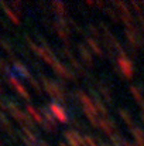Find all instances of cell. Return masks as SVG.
<instances>
[{
    "instance_id": "6da1fadb",
    "label": "cell",
    "mask_w": 144,
    "mask_h": 146,
    "mask_svg": "<svg viewBox=\"0 0 144 146\" xmlns=\"http://www.w3.org/2000/svg\"><path fill=\"white\" fill-rule=\"evenodd\" d=\"M44 87H45L47 92L51 97L58 98V99H64V92L59 90V87L57 84H54V82H51V81H48V80L44 78Z\"/></svg>"
},
{
    "instance_id": "7a4b0ae2",
    "label": "cell",
    "mask_w": 144,
    "mask_h": 146,
    "mask_svg": "<svg viewBox=\"0 0 144 146\" xmlns=\"http://www.w3.org/2000/svg\"><path fill=\"white\" fill-rule=\"evenodd\" d=\"M49 109L52 111V115L59 121V122H66L68 121V116H66V112L58 105V104H55V102H52L51 105H49Z\"/></svg>"
},
{
    "instance_id": "3957f363",
    "label": "cell",
    "mask_w": 144,
    "mask_h": 146,
    "mask_svg": "<svg viewBox=\"0 0 144 146\" xmlns=\"http://www.w3.org/2000/svg\"><path fill=\"white\" fill-rule=\"evenodd\" d=\"M119 65L122 67V71L124 72L126 77H132V74H133V67H132V62H130L124 55H122V57L119 58Z\"/></svg>"
},
{
    "instance_id": "277c9868",
    "label": "cell",
    "mask_w": 144,
    "mask_h": 146,
    "mask_svg": "<svg viewBox=\"0 0 144 146\" xmlns=\"http://www.w3.org/2000/svg\"><path fill=\"white\" fill-rule=\"evenodd\" d=\"M65 136L72 146H84V138L81 135H78L76 132H66Z\"/></svg>"
},
{
    "instance_id": "5b68a950",
    "label": "cell",
    "mask_w": 144,
    "mask_h": 146,
    "mask_svg": "<svg viewBox=\"0 0 144 146\" xmlns=\"http://www.w3.org/2000/svg\"><path fill=\"white\" fill-rule=\"evenodd\" d=\"M9 81H10V84H11V85H13V87L17 90V92H18L21 97L27 98V99L30 98L28 92H26V88H24V87H23V85L18 82V80H17V78H14V77H10V78H9Z\"/></svg>"
},
{
    "instance_id": "8992f818",
    "label": "cell",
    "mask_w": 144,
    "mask_h": 146,
    "mask_svg": "<svg viewBox=\"0 0 144 146\" xmlns=\"http://www.w3.org/2000/svg\"><path fill=\"white\" fill-rule=\"evenodd\" d=\"M99 126L107 133V135H112V129H113V125L110 122H106L105 119H100L99 121Z\"/></svg>"
},
{
    "instance_id": "52a82bcc",
    "label": "cell",
    "mask_w": 144,
    "mask_h": 146,
    "mask_svg": "<svg viewBox=\"0 0 144 146\" xmlns=\"http://www.w3.org/2000/svg\"><path fill=\"white\" fill-rule=\"evenodd\" d=\"M27 111L30 112V115L36 119V122H38V123H43V118H41V115L38 113V111H36L33 106H27Z\"/></svg>"
},
{
    "instance_id": "ba28073f",
    "label": "cell",
    "mask_w": 144,
    "mask_h": 146,
    "mask_svg": "<svg viewBox=\"0 0 144 146\" xmlns=\"http://www.w3.org/2000/svg\"><path fill=\"white\" fill-rule=\"evenodd\" d=\"M79 51H81V55H82V58H84V60H85V61H86L89 65H92V64H93V61H92V58H91V54L88 52V50L85 48V47H82V46H81V47H79Z\"/></svg>"
},
{
    "instance_id": "9c48e42d",
    "label": "cell",
    "mask_w": 144,
    "mask_h": 146,
    "mask_svg": "<svg viewBox=\"0 0 144 146\" xmlns=\"http://www.w3.org/2000/svg\"><path fill=\"white\" fill-rule=\"evenodd\" d=\"M132 132H133L134 138L137 139L139 145H140V146H144V133H143V131H140V129H133Z\"/></svg>"
},
{
    "instance_id": "30bf717a",
    "label": "cell",
    "mask_w": 144,
    "mask_h": 146,
    "mask_svg": "<svg viewBox=\"0 0 144 146\" xmlns=\"http://www.w3.org/2000/svg\"><path fill=\"white\" fill-rule=\"evenodd\" d=\"M14 68H16L23 77H26V78H31V77H30V72H28V71L24 68V65H21L20 62H16V64H14Z\"/></svg>"
},
{
    "instance_id": "8fae6325",
    "label": "cell",
    "mask_w": 144,
    "mask_h": 146,
    "mask_svg": "<svg viewBox=\"0 0 144 146\" xmlns=\"http://www.w3.org/2000/svg\"><path fill=\"white\" fill-rule=\"evenodd\" d=\"M88 44H89V46L92 47V50L95 51V52L97 54V55H102V50H100L99 47H97V44H96V43L93 41V40H92V38H88Z\"/></svg>"
},
{
    "instance_id": "7c38bea8",
    "label": "cell",
    "mask_w": 144,
    "mask_h": 146,
    "mask_svg": "<svg viewBox=\"0 0 144 146\" xmlns=\"http://www.w3.org/2000/svg\"><path fill=\"white\" fill-rule=\"evenodd\" d=\"M3 7H4L6 13L9 14V17H10V19H11V20H13V21H14L16 24H18V17H17V16H16V14H14V13H13V11H11L10 9H7V6H3Z\"/></svg>"
},
{
    "instance_id": "4fadbf2b",
    "label": "cell",
    "mask_w": 144,
    "mask_h": 146,
    "mask_svg": "<svg viewBox=\"0 0 144 146\" xmlns=\"http://www.w3.org/2000/svg\"><path fill=\"white\" fill-rule=\"evenodd\" d=\"M120 116H122V118H123V119H124V121H126V122H127V123L130 125V126L133 125V121H132V118H130V115H127V112H126V111H123V109H120Z\"/></svg>"
},
{
    "instance_id": "5bb4252c",
    "label": "cell",
    "mask_w": 144,
    "mask_h": 146,
    "mask_svg": "<svg viewBox=\"0 0 144 146\" xmlns=\"http://www.w3.org/2000/svg\"><path fill=\"white\" fill-rule=\"evenodd\" d=\"M52 6L58 9V11H57L58 14H62V16L65 14V7H64V4H62V3H54Z\"/></svg>"
},
{
    "instance_id": "9a60e30c",
    "label": "cell",
    "mask_w": 144,
    "mask_h": 146,
    "mask_svg": "<svg viewBox=\"0 0 144 146\" xmlns=\"http://www.w3.org/2000/svg\"><path fill=\"white\" fill-rule=\"evenodd\" d=\"M84 146H96V143H95V141H93L92 138L85 136V138H84Z\"/></svg>"
},
{
    "instance_id": "2e32d148",
    "label": "cell",
    "mask_w": 144,
    "mask_h": 146,
    "mask_svg": "<svg viewBox=\"0 0 144 146\" xmlns=\"http://www.w3.org/2000/svg\"><path fill=\"white\" fill-rule=\"evenodd\" d=\"M7 70H9V68H7V64L0 60V71H7Z\"/></svg>"
},
{
    "instance_id": "e0dca14e",
    "label": "cell",
    "mask_w": 144,
    "mask_h": 146,
    "mask_svg": "<svg viewBox=\"0 0 144 146\" xmlns=\"http://www.w3.org/2000/svg\"><path fill=\"white\" fill-rule=\"evenodd\" d=\"M59 146H66L65 143H59Z\"/></svg>"
},
{
    "instance_id": "ac0fdd59",
    "label": "cell",
    "mask_w": 144,
    "mask_h": 146,
    "mask_svg": "<svg viewBox=\"0 0 144 146\" xmlns=\"http://www.w3.org/2000/svg\"><path fill=\"white\" fill-rule=\"evenodd\" d=\"M124 145H126V146H132V145H129V143H124Z\"/></svg>"
},
{
    "instance_id": "d6986e66",
    "label": "cell",
    "mask_w": 144,
    "mask_h": 146,
    "mask_svg": "<svg viewBox=\"0 0 144 146\" xmlns=\"http://www.w3.org/2000/svg\"><path fill=\"white\" fill-rule=\"evenodd\" d=\"M0 92H1V87H0Z\"/></svg>"
}]
</instances>
